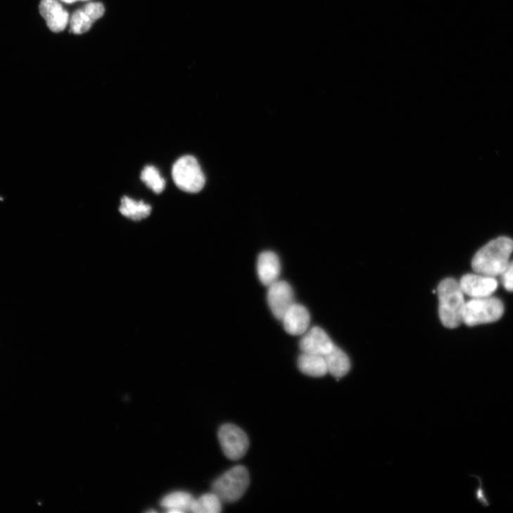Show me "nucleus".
<instances>
[{
  "mask_svg": "<svg viewBox=\"0 0 513 513\" xmlns=\"http://www.w3.org/2000/svg\"><path fill=\"white\" fill-rule=\"evenodd\" d=\"M513 241L499 237L481 248L474 257L472 267L476 273L496 277L500 276L509 262Z\"/></svg>",
  "mask_w": 513,
  "mask_h": 513,
  "instance_id": "f257e3e1",
  "label": "nucleus"
},
{
  "mask_svg": "<svg viewBox=\"0 0 513 513\" xmlns=\"http://www.w3.org/2000/svg\"><path fill=\"white\" fill-rule=\"evenodd\" d=\"M439 317L441 323L448 329H455L463 323L467 302L460 282L447 278L438 285Z\"/></svg>",
  "mask_w": 513,
  "mask_h": 513,
  "instance_id": "f03ea898",
  "label": "nucleus"
},
{
  "mask_svg": "<svg viewBox=\"0 0 513 513\" xmlns=\"http://www.w3.org/2000/svg\"><path fill=\"white\" fill-rule=\"evenodd\" d=\"M249 484L250 476L247 469L237 466L216 479L213 483L212 490L221 501L233 502L244 495Z\"/></svg>",
  "mask_w": 513,
  "mask_h": 513,
  "instance_id": "7ed1b4c3",
  "label": "nucleus"
},
{
  "mask_svg": "<svg viewBox=\"0 0 513 513\" xmlns=\"http://www.w3.org/2000/svg\"><path fill=\"white\" fill-rule=\"evenodd\" d=\"M505 311L502 301L491 296L472 298L466 303L463 323L469 327L498 321Z\"/></svg>",
  "mask_w": 513,
  "mask_h": 513,
  "instance_id": "20e7f679",
  "label": "nucleus"
},
{
  "mask_svg": "<svg viewBox=\"0 0 513 513\" xmlns=\"http://www.w3.org/2000/svg\"><path fill=\"white\" fill-rule=\"evenodd\" d=\"M172 177L177 187L186 193H198L205 184L203 170L197 159L192 156H183L175 163Z\"/></svg>",
  "mask_w": 513,
  "mask_h": 513,
  "instance_id": "39448f33",
  "label": "nucleus"
},
{
  "mask_svg": "<svg viewBox=\"0 0 513 513\" xmlns=\"http://www.w3.org/2000/svg\"><path fill=\"white\" fill-rule=\"evenodd\" d=\"M218 438L226 457L234 461L243 457L249 447L247 434L232 424H224L218 431Z\"/></svg>",
  "mask_w": 513,
  "mask_h": 513,
  "instance_id": "423d86ee",
  "label": "nucleus"
},
{
  "mask_svg": "<svg viewBox=\"0 0 513 513\" xmlns=\"http://www.w3.org/2000/svg\"><path fill=\"white\" fill-rule=\"evenodd\" d=\"M268 288L269 307L274 316L281 321L285 313L295 304L293 290L289 283L279 280Z\"/></svg>",
  "mask_w": 513,
  "mask_h": 513,
  "instance_id": "0eeeda50",
  "label": "nucleus"
},
{
  "mask_svg": "<svg viewBox=\"0 0 513 513\" xmlns=\"http://www.w3.org/2000/svg\"><path fill=\"white\" fill-rule=\"evenodd\" d=\"M460 284L464 295L471 298L490 297L498 287L495 277L479 273L465 274Z\"/></svg>",
  "mask_w": 513,
  "mask_h": 513,
  "instance_id": "6e6552de",
  "label": "nucleus"
},
{
  "mask_svg": "<svg viewBox=\"0 0 513 513\" xmlns=\"http://www.w3.org/2000/svg\"><path fill=\"white\" fill-rule=\"evenodd\" d=\"M335 345L329 335L319 327L307 331L300 341V348L303 353L317 355L324 357Z\"/></svg>",
  "mask_w": 513,
  "mask_h": 513,
  "instance_id": "1a4fd4ad",
  "label": "nucleus"
},
{
  "mask_svg": "<svg viewBox=\"0 0 513 513\" xmlns=\"http://www.w3.org/2000/svg\"><path fill=\"white\" fill-rule=\"evenodd\" d=\"M105 9L100 3H92L77 11L70 20L72 32L82 34L88 32L93 24L104 14Z\"/></svg>",
  "mask_w": 513,
  "mask_h": 513,
  "instance_id": "9d476101",
  "label": "nucleus"
},
{
  "mask_svg": "<svg viewBox=\"0 0 513 513\" xmlns=\"http://www.w3.org/2000/svg\"><path fill=\"white\" fill-rule=\"evenodd\" d=\"M39 11L47 26L53 32H63L70 22L68 13L56 0H42Z\"/></svg>",
  "mask_w": 513,
  "mask_h": 513,
  "instance_id": "9b49d317",
  "label": "nucleus"
},
{
  "mask_svg": "<svg viewBox=\"0 0 513 513\" xmlns=\"http://www.w3.org/2000/svg\"><path fill=\"white\" fill-rule=\"evenodd\" d=\"M281 321L285 331L289 334L294 336L303 335L308 330L310 315L304 306L295 303L285 313Z\"/></svg>",
  "mask_w": 513,
  "mask_h": 513,
  "instance_id": "f8f14e48",
  "label": "nucleus"
},
{
  "mask_svg": "<svg viewBox=\"0 0 513 513\" xmlns=\"http://www.w3.org/2000/svg\"><path fill=\"white\" fill-rule=\"evenodd\" d=\"M258 273L261 282L269 287L278 280L280 262L277 255L271 251L262 253L258 260Z\"/></svg>",
  "mask_w": 513,
  "mask_h": 513,
  "instance_id": "ddd939ff",
  "label": "nucleus"
},
{
  "mask_svg": "<svg viewBox=\"0 0 513 513\" xmlns=\"http://www.w3.org/2000/svg\"><path fill=\"white\" fill-rule=\"evenodd\" d=\"M324 359L328 373L336 379L345 376L350 370L351 362L349 357L336 346L324 356Z\"/></svg>",
  "mask_w": 513,
  "mask_h": 513,
  "instance_id": "4468645a",
  "label": "nucleus"
},
{
  "mask_svg": "<svg viewBox=\"0 0 513 513\" xmlns=\"http://www.w3.org/2000/svg\"><path fill=\"white\" fill-rule=\"evenodd\" d=\"M298 365L303 374L312 377H322L328 373L323 356L303 353L298 358Z\"/></svg>",
  "mask_w": 513,
  "mask_h": 513,
  "instance_id": "2eb2a0df",
  "label": "nucleus"
},
{
  "mask_svg": "<svg viewBox=\"0 0 513 513\" xmlns=\"http://www.w3.org/2000/svg\"><path fill=\"white\" fill-rule=\"evenodd\" d=\"M151 206L142 201L137 202L127 196H124L121 200V214L134 221L146 219L151 215Z\"/></svg>",
  "mask_w": 513,
  "mask_h": 513,
  "instance_id": "dca6fc26",
  "label": "nucleus"
},
{
  "mask_svg": "<svg viewBox=\"0 0 513 513\" xmlns=\"http://www.w3.org/2000/svg\"><path fill=\"white\" fill-rule=\"evenodd\" d=\"M192 495L186 492H175L166 495L161 500V505L169 512H184L190 509L194 500Z\"/></svg>",
  "mask_w": 513,
  "mask_h": 513,
  "instance_id": "f3484780",
  "label": "nucleus"
},
{
  "mask_svg": "<svg viewBox=\"0 0 513 513\" xmlns=\"http://www.w3.org/2000/svg\"><path fill=\"white\" fill-rule=\"evenodd\" d=\"M221 500L214 493H207L194 499L189 511L195 513H219L222 510Z\"/></svg>",
  "mask_w": 513,
  "mask_h": 513,
  "instance_id": "a211bd4d",
  "label": "nucleus"
},
{
  "mask_svg": "<svg viewBox=\"0 0 513 513\" xmlns=\"http://www.w3.org/2000/svg\"><path fill=\"white\" fill-rule=\"evenodd\" d=\"M141 181L154 193L160 194L165 187V181L158 169L152 165L146 166L141 175Z\"/></svg>",
  "mask_w": 513,
  "mask_h": 513,
  "instance_id": "6ab92c4d",
  "label": "nucleus"
},
{
  "mask_svg": "<svg viewBox=\"0 0 513 513\" xmlns=\"http://www.w3.org/2000/svg\"><path fill=\"white\" fill-rule=\"evenodd\" d=\"M500 276L505 289L508 292H513V261L509 262Z\"/></svg>",
  "mask_w": 513,
  "mask_h": 513,
  "instance_id": "aec40b11",
  "label": "nucleus"
},
{
  "mask_svg": "<svg viewBox=\"0 0 513 513\" xmlns=\"http://www.w3.org/2000/svg\"><path fill=\"white\" fill-rule=\"evenodd\" d=\"M61 1L65 4H71L77 1H84V0H61Z\"/></svg>",
  "mask_w": 513,
  "mask_h": 513,
  "instance_id": "412c9836",
  "label": "nucleus"
}]
</instances>
